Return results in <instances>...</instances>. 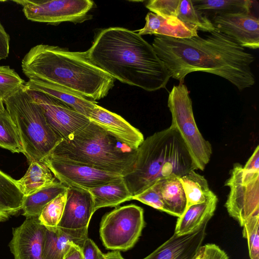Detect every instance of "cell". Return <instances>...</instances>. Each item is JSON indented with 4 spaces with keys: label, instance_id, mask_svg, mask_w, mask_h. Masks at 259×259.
Returning a JSON list of instances; mask_svg holds the SVG:
<instances>
[{
    "label": "cell",
    "instance_id": "1",
    "mask_svg": "<svg viewBox=\"0 0 259 259\" xmlns=\"http://www.w3.org/2000/svg\"><path fill=\"white\" fill-rule=\"evenodd\" d=\"M152 46L170 77L179 82L189 73L201 71L224 78L240 91L255 83L254 56L216 29L204 37L157 36Z\"/></svg>",
    "mask_w": 259,
    "mask_h": 259
},
{
    "label": "cell",
    "instance_id": "2",
    "mask_svg": "<svg viewBox=\"0 0 259 259\" xmlns=\"http://www.w3.org/2000/svg\"><path fill=\"white\" fill-rule=\"evenodd\" d=\"M87 52L114 79L148 92L165 88L170 78L152 46L135 31L119 27L102 29Z\"/></svg>",
    "mask_w": 259,
    "mask_h": 259
},
{
    "label": "cell",
    "instance_id": "3",
    "mask_svg": "<svg viewBox=\"0 0 259 259\" xmlns=\"http://www.w3.org/2000/svg\"><path fill=\"white\" fill-rule=\"evenodd\" d=\"M21 67L29 79L43 80L95 102L114 86V79L91 60L87 51L37 45L24 56Z\"/></svg>",
    "mask_w": 259,
    "mask_h": 259
},
{
    "label": "cell",
    "instance_id": "4",
    "mask_svg": "<svg viewBox=\"0 0 259 259\" xmlns=\"http://www.w3.org/2000/svg\"><path fill=\"white\" fill-rule=\"evenodd\" d=\"M137 150L118 141L90 121L85 126L61 140L46 157L123 177L134 169Z\"/></svg>",
    "mask_w": 259,
    "mask_h": 259
},
{
    "label": "cell",
    "instance_id": "5",
    "mask_svg": "<svg viewBox=\"0 0 259 259\" xmlns=\"http://www.w3.org/2000/svg\"><path fill=\"white\" fill-rule=\"evenodd\" d=\"M192 169L191 155L177 130L170 125L144 139L137 150L133 170L123 179L134 196L157 181L181 177Z\"/></svg>",
    "mask_w": 259,
    "mask_h": 259
},
{
    "label": "cell",
    "instance_id": "6",
    "mask_svg": "<svg viewBox=\"0 0 259 259\" xmlns=\"http://www.w3.org/2000/svg\"><path fill=\"white\" fill-rule=\"evenodd\" d=\"M17 129L29 162L42 161L61 140L48 124L41 107L29 94L25 85L4 101Z\"/></svg>",
    "mask_w": 259,
    "mask_h": 259
},
{
    "label": "cell",
    "instance_id": "7",
    "mask_svg": "<svg viewBox=\"0 0 259 259\" xmlns=\"http://www.w3.org/2000/svg\"><path fill=\"white\" fill-rule=\"evenodd\" d=\"M225 185L230 191L225 206L232 218L242 227L259 214V149L255 148L244 166L234 163Z\"/></svg>",
    "mask_w": 259,
    "mask_h": 259
},
{
    "label": "cell",
    "instance_id": "8",
    "mask_svg": "<svg viewBox=\"0 0 259 259\" xmlns=\"http://www.w3.org/2000/svg\"><path fill=\"white\" fill-rule=\"evenodd\" d=\"M167 105L171 114V125L183 139L192 157L194 169L203 170L210 160L212 147L197 126L189 92L184 83L173 86L169 93Z\"/></svg>",
    "mask_w": 259,
    "mask_h": 259
},
{
    "label": "cell",
    "instance_id": "9",
    "mask_svg": "<svg viewBox=\"0 0 259 259\" xmlns=\"http://www.w3.org/2000/svg\"><path fill=\"white\" fill-rule=\"evenodd\" d=\"M144 225L142 207L135 204L118 207L103 217L100 237L107 249L126 251L136 243Z\"/></svg>",
    "mask_w": 259,
    "mask_h": 259
},
{
    "label": "cell",
    "instance_id": "10",
    "mask_svg": "<svg viewBox=\"0 0 259 259\" xmlns=\"http://www.w3.org/2000/svg\"><path fill=\"white\" fill-rule=\"evenodd\" d=\"M14 2L22 7L26 18L30 21L58 25L64 22L75 24L92 18L88 14L94 3L90 0H18Z\"/></svg>",
    "mask_w": 259,
    "mask_h": 259
},
{
    "label": "cell",
    "instance_id": "11",
    "mask_svg": "<svg viewBox=\"0 0 259 259\" xmlns=\"http://www.w3.org/2000/svg\"><path fill=\"white\" fill-rule=\"evenodd\" d=\"M27 90L33 100L41 107L48 124L61 140L90 122L88 117L61 101L43 93Z\"/></svg>",
    "mask_w": 259,
    "mask_h": 259
},
{
    "label": "cell",
    "instance_id": "12",
    "mask_svg": "<svg viewBox=\"0 0 259 259\" xmlns=\"http://www.w3.org/2000/svg\"><path fill=\"white\" fill-rule=\"evenodd\" d=\"M42 161L58 181L68 187L88 190L123 178L121 175L89 166L65 163L46 157Z\"/></svg>",
    "mask_w": 259,
    "mask_h": 259
},
{
    "label": "cell",
    "instance_id": "13",
    "mask_svg": "<svg viewBox=\"0 0 259 259\" xmlns=\"http://www.w3.org/2000/svg\"><path fill=\"white\" fill-rule=\"evenodd\" d=\"M95 212L93 198L88 190L68 187L64 211L57 227L87 238L89 225Z\"/></svg>",
    "mask_w": 259,
    "mask_h": 259
},
{
    "label": "cell",
    "instance_id": "14",
    "mask_svg": "<svg viewBox=\"0 0 259 259\" xmlns=\"http://www.w3.org/2000/svg\"><path fill=\"white\" fill-rule=\"evenodd\" d=\"M215 28L243 48H259V20L250 13L226 14L210 20Z\"/></svg>",
    "mask_w": 259,
    "mask_h": 259
},
{
    "label": "cell",
    "instance_id": "15",
    "mask_svg": "<svg viewBox=\"0 0 259 259\" xmlns=\"http://www.w3.org/2000/svg\"><path fill=\"white\" fill-rule=\"evenodd\" d=\"M45 230L38 217L26 218L13 228L9 247L14 259H42Z\"/></svg>",
    "mask_w": 259,
    "mask_h": 259
},
{
    "label": "cell",
    "instance_id": "16",
    "mask_svg": "<svg viewBox=\"0 0 259 259\" xmlns=\"http://www.w3.org/2000/svg\"><path fill=\"white\" fill-rule=\"evenodd\" d=\"M208 222L196 231L183 235H174L143 259H196L206 235Z\"/></svg>",
    "mask_w": 259,
    "mask_h": 259
},
{
    "label": "cell",
    "instance_id": "17",
    "mask_svg": "<svg viewBox=\"0 0 259 259\" xmlns=\"http://www.w3.org/2000/svg\"><path fill=\"white\" fill-rule=\"evenodd\" d=\"M88 118L91 122L132 149L137 150L144 140L142 133L124 118L97 104Z\"/></svg>",
    "mask_w": 259,
    "mask_h": 259
},
{
    "label": "cell",
    "instance_id": "18",
    "mask_svg": "<svg viewBox=\"0 0 259 259\" xmlns=\"http://www.w3.org/2000/svg\"><path fill=\"white\" fill-rule=\"evenodd\" d=\"M142 28L135 31L139 35L154 34L177 38H187L198 35L197 29L184 23L177 17H163L152 12L145 17Z\"/></svg>",
    "mask_w": 259,
    "mask_h": 259
},
{
    "label": "cell",
    "instance_id": "19",
    "mask_svg": "<svg viewBox=\"0 0 259 259\" xmlns=\"http://www.w3.org/2000/svg\"><path fill=\"white\" fill-rule=\"evenodd\" d=\"M29 90L49 95L89 117L96 102L89 100L59 86L37 79H30L24 84Z\"/></svg>",
    "mask_w": 259,
    "mask_h": 259
},
{
    "label": "cell",
    "instance_id": "20",
    "mask_svg": "<svg viewBox=\"0 0 259 259\" xmlns=\"http://www.w3.org/2000/svg\"><path fill=\"white\" fill-rule=\"evenodd\" d=\"M218 199L215 194L206 201L186 208L177 222L175 233L178 235L190 234L208 222L214 214Z\"/></svg>",
    "mask_w": 259,
    "mask_h": 259
},
{
    "label": "cell",
    "instance_id": "21",
    "mask_svg": "<svg viewBox=\"0 0 259 259\" xmlns=\"http://www.w3.org/2000/svg\"><path fill=\"white\" fill-rule=\"evenodd\" d=\"M86 239L65 232L57 227H45L42 259H63L72 244L82 248Z\"/></svg>",
    "mask_w": 259,
    "mask_h": 259
},
{
    "label": "cell",
    "instance_id": "22",
    "mask_svg": "<svg viewBox=\"0 0 259 259\" xmlns=\"http://www.w3.org/2000/svg\"><path fill=\"white\" fill-rule=\"evenodd\" d=\"M88 191L92 197L95 211L102 207H116L132 200L133 196L123 178Z\"/></svg>",
    "mask_w": 259,
    "mask_h": 259
},
{
    "label": "cell",
    "instance_id": "23",
    "mask_svg": "<svg viewBox=\"0 0 259 259\" xmlns=\"http://www.w3.org/2000/svg\"><path fill=\"white\" fill-rule=\"evenodd\" d=\"M24 197L16 180L0 170V222L22 209Z\"/></svg>",
    "mask_w": 259,
    "mask_h": 259
},
{
    "label": "cell",
    "instance_id": "24",
    "mask_svg": "<svg viewBox=\"0 0 259 259\" xmlns=\"http://www.w3.org/2000/svg\"><path fill=\"white\" fill-rule=\"evenodd\" d=\"M22 178L16 180L24 196L59 182L48 166L42 161H33Z\"/></svg>",
    "mask_w": 259,
    "mask_h": 259
},
{
    "label": "cell",
    "instance_id": "25",
    "mask_svg": "<svg viewBox=\"0 0 259 259\" xmlns=\"http://www.w3.org/2000/svg\"><path fill=\"white\" fill-rule=\"evenodd\" d=\"M159 190L168 214L180 217L187 208L185 192L180 177L171 176L158 181Z\"/></svg>",
    "mask_w": 259,
    "mask_h": 259
},
{
    "label": "cell",
    "instance_id": "26",
    "mask_svg": "<svg viewBox=\"0 0 259 259\" xmlns=\"http://www.w3.org/2000/svg\"><path fill=\"white\" fill-rule=\"evenodd\" d=\"M193 6L208 18L226 14L250 13L249 0H192Z\"/></svg>",
    "mask_w": 259,
    "mask_h": 259
},
{
    "label": "cell",
    "instance_id": "27",
    "mask_svg": "<svg viewBox=\"0 0 259 259\" xmlns=\"http://www.w3.org/2000/svg\"><path fill=\"white\" fill-rule=\"evenodd\" d=\"M180 180L186 195L187 208L203 203L215 194L206 179L194 169L180 177Z\"/></svg>",
    "mask_w": 259,
    "mask_h": 259
},
{
    "label": "cell",
    "instance_id": "28",
    "mask_svg": "<svg viewBox=\"0 0 259 259\" xmlns=\"http://www.w3.org/2000/svg\"><path fill=\"white\" fill-rule=\"evenodd\" d=\"M59 181L42 188L32 194L24 196L22 209L26 218L38 217L45 206L59 194L67 189Z\"/></svg>",
    "mask_w": 259,
    "mask_h": 259
},
{
    "label": "cell",
    "instance_id": "29",
    "mask_svg": "<svg viewBox=\"0 0 259 259\" xmlns=\"http://www.w3.org/2000/svg\"><path fill=\"white\" fill-rule=\"evenodd\" d=\"M177 17L198 30L210 33L215 30L210 19L194 8L192 0H180Z\"/></svg>",
    "mask_w": 259,
    "mask_h": 259
},
{
    "label": "cell",
    "instance_id": "30",
    "mask_svg": "<svg viewBox=\"0 0 259 259\" xmlns=\"http://www.w3.org/2000/svg\"><path fill=\"white\" fill-rule=\"evenodd\" d=\"M0 147L13 153L24 154L16 126L6 109L0 111Z\"/></svg>",
    "mask_w": 259,
    "mask_h": 259
},
{
    "label": "cell",
    "instance_id": "31",
    "mask_svg": "<svg viewBox=\"0 0 259 259\" xmlns=\"http://www.w3.org/2000/svg\"><path fill=\"white\" fill-rule=\"evenodd\" d=\"M67 198V190L49 202L40 212L38 220L47 228H56L62 218Z\"/></svg>",
    "mask_w": 259,
    "mask_h": 259
},
{
    "label": "cell",
    "instance_id": "32",
    "mask_svg": "<svg viewBox=\"0 0 259 259\" xmlns=\"http://www.w3.org/2000/svg\"><path fill=\"white\" fill-rule=\"evenodd\" d=\"M15 71L8 66H0V99H5L25 84Z\"/></svg>",
    "mask_w": 259,
    "mask_h": 259
},
{
    "label": "cell",
    "instance_id": "33",
    "mask_svg": "<svg viewBox=\"0 0 259 259\" xmlns=\"http://www.w3.org/2000/svg\"><path fill=\"white\" fill-rule=\"evenodd\" d=\"M242 227L243 237L247 240L250 259H259V214L250 218Z\"/></svg>",
    "mask_w": 259,
    "mask_h": 259
},
{
    "label": "cell",
    "instance_id": "34",
    "mask_svg": "<svg viewBox=\"0 0 259 259\" xmlns=\"http://www.w3.org/2000/svg\"><path fill=\"white\" fill-rule=\"evenodd\" d=\"M132 200H136L156 209L168 213L159 190L158 181L139 194L134 195Z\"/></svg>",
    "mask_w": 259,
    "mask_h": 259
},
{
    "label": "cell",
    "instance_id": "35",
    "mask_svg": "<svg viewBox=\"0 0 259 259\" xmlns=\"http://www.w3.org/2000/svg\"><path fill=\"white\" fill-rule=\"evenodd\" d=\"M180 2V0H151L147 2L145 6L159 16L177 17Z\"/></svg>",
    "mask_w": 259,
    "mask_h": 259
},
{
    "label": "cell",
    "instance_id": "36",
    "mask_svg": "<svg viewBox=\"0 0 259 259\" xmlns=\"http://www.w3.org/2000/svg\"><path fill=\"white\" fill-rule=\"evenodd\" d=\"M201 259H229L226 253L214 244H207L200 249Z\"/></svg>",
    "mask_w": 259,
    "mask_h": 259
},
{
    "label": "cell",
    "instance_id": "37",
    "mask_svg": "<svg viewBox=\"0 0 259 259\" xmlns=\"http://www.w3.org/2000/svg\"><path fill=\"white\" fill-rule=\"evenodd\" d=\"M83 259H105V254L99 249L95 243L87 238L81 248Z\"/></svg>",
    "mask_w": 259,
    "mask_h": 259
},
{
    "label": "cell",
    "instance_id": "38",
    "mask_svg": "<svg viewBox=\"0 0 259 259\" xmlns=\"http://www.w3.org/2000/svg\"><path fill=\"white\" fill-rule=\"evenodd\" d=\"M10 37L0 22V60L9 56Z\"/></svg>",
    "mask_w": 259,
    "mask_h": 259
},
{
    "label": "cell",
    "instance_id": "39",
    "mask_svg": "<svg viewBox=\"0 0 259 259\" xmlns=\"http://www.w3.org/2000/svg\"><path fill=\"white\" fill-rule=\"evenodd\" d=\"M63 259H83L81 248L75 244H72Z\"/></svg>",
    "mask_w": 259,
    "mask_h": 259
},
{
    "label": "cell",
    "instance_id": "40",
    "mask_svg": "<svg viewBox=\"0 0 259 259\" xmlns=\"http://www.w3.org/2000/svg\"><path fill=\"white\" fill-rule=\"evenodd\" d=\"M105 259H124L121 255L119 251L114 250L105 254Z\"/></svg>",
    "mask_w": 259,
    "mask_h": 259
},
{
    "label": "cell",
    "instance_id": "41",
    "mask_svg": "<svg viewBox=\"0 0 259 259\" xmlns=\"http://www.w3.org/2000/svg\"><path fill=\"white\" fill-rule=\"evenodd\" d=\"M6 108L4 106V102L0 99V111L5 110Z\"/></svg>",
    "mask_w": 259,
    "mask_h": 259
},
{
    "label": "cell",
    "instance_id": "42",
    "mask_svg": "<svg viewBox=\"0 0 259 259\" xmlns=\"http://www.w3.org/2000/svg\"><path fill=\"white\" fill-rule=\"evenodd\" d=\"M196 259H201V257H200V250L199 253L198 254V255L197 256V258Z\"/></svg>",
    "mask_w": 259,
    "mask_h": 259
}]
</instances>
